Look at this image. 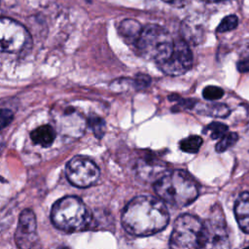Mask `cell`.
I'll return each instance as SVG.
<instances>
[{
    "label": "cell",
    "mask_w": 249,
    "mask_h": 249,
    "mask_svg": "<svg viewBox=\"0 0 249 249\" xmlns=\"http://www.w3.org/2000/svg\"><path fill=\"white\" fill-rule=\"evenodd\" d=\"M138 175L146 181H158L165 172L166 167L160 161L156 160H140L137 163Z\"/></svg>",
    "instance_id": "12"
},
{
    "label": "cell",
    "mask_w": 249,
    "mask_h": 249,
    "mask_svg": "<svg viewBox=\"0 0 249 249\" xmlns=\"http://www.w3.org/2000/svg\"><path fill=\"white\" fill-rule=\"evenodd\" d=\"M247 129H248V131H249V124H248V126H247Z\"/></svg>",
    "instance_id": "30"
},
{
    "label": "cell",
    "mask_w": 249,
    "mask_h": 249,
    "mask_svg": "<svg viewBox=\"0 0 249 249\" xmlns=\"http://www.w3.org/2000/svg\"><path fill=\"white\" fill-rule=\"evenodd\" d=\"M243 249H249V246H247V247H245V248H243Z\"/></svg>",
    "instance_id": "29"
},
{
    "label": "cell",
    "mask_w": 249,
    "mask_h": 249,
    "mask_svg": "<svg viewBox=\"0 0 249 249\" xmlns=\"http://www.w3.org/2000/svg\"><path fill=\"white\" fill-rule=\"evenodd\" d=\"M203 240V224L194 215H180L170 235V249H200Z\"/></svg>",
    "instance_id": "5"
},
{
    "label": "cell",
    "mask_w": 249,
    "mask_h": 249,
    "mask_svg": "<svg viewBox=\"0 0 249 249\" xmlns=\"http://www.w3.org/2000/svg\"><path fill=\"white\" fill-rule=\"evenodd\" d=\"M224 95L223 89L216 86H207L202 90V96L206 100H216Z\"/></svg>",
    "instance_id": "24"
},
{
    "label": "cell",
    "mask_w": 249,
    "mask_h": 249,
    "mask_svg": "<svg viewBox=\"0 0 249 249\" xmlns=\"http://www.w3.org/2000/svg\"><path fill=\"white\" fill-rule=\"evenodd\" d=\"M51 220L53 226L65 232L87 230L92 221V215L81 198L67 196L58 199L52 207Z\"/></svg>",
    "instance_id": "3"
},
{
    "label": "cell",
    "mask_w": 249,
    "mask_h": 249,
    "mask_svg": "<svg viewBox=\"0 0 249 249\" xmlns=\"http://www.w3.org/2000/svg\"><path fill=\"white\" fill-rule=\"evenodd\" d=\"M205 2H220V1H224V0H203Z\"/></svg>",
    "instance_id": "28"
},
{
    "label": "cell",
    "mask_w": 249,
    "mask_h": 249,
    "mask_svg": "<svg viewBox=\"0 0 249 249\" xmlns=\"http://www.w3.org/2000/svg\"><path fill=\"white\" fill-rule=\"evenodd\" d=\"M237 24H238L237 17L234 15H230L222 19V21L217 27V31L221 33L231 31V30H233L237 26Z\"/></svg>",
    "instance_id": "23"
},
{
    "label": "cell",
    "mask_w": 249,
    "mask_h": 249,
    "mask_svg": "<svg viewBox=\"0 0 249 249\" xmlns=\"http://www.w3.org/2000/svg\"><path fill=\"white\" fill-rule=\"evenodd\" d=\"M169 222V213L161 199L152 196L132 198L122 213L124 229L136 236H147L162 231Z\"/></svg>",
    "instance_id": "1"
},
{
    "label": "cell",
    "mask_w": 249,
    "mask_h": 249,
    "mask_svg": "<svg viewBox=\"0 0 249 249\" xmlns=\"http://www.w3.org/2000/svg\"><path fill=\"white\" fill-rule=\"evenodd\" d=\"M0 148H1V147H0ZM0 152H1V149H0Z\"/></svg>",
    "instance_id": "31"
},
{
    "label": "cell",
    "mask_w": 249,
    "mask_h": 249,
    "mask_svg": "<svg viewBox=\"0 0 249 249\" xmlns=\"http://www.w3.org/2000/svg\"><path fill=\"white\" fill-rule=\"evenodd\" d=\"M29 42V33L22 24L12 18H0V52H20Z\"/></svg>",
    "instance_id": "8"
},
{
    "label": "cell",
    "mask_w": 249,
    "mask_h": 249,
    "mask_svg": "<svg viewBox=\"0 0 249 249\" xmlns=\"http://www.w3.org/2000/svg\"><path fill=\"white\" fill-rule=\"evenodd\" d=\"M57 124L65 128L66 131H70L71 129L75 134L80 135L85 130L86 120L73 108L65 109L60 115V117L57 118Z\"/></svg>",
    "instance_id": "11"
},
{
    "label": "cell",
    "mask_w": 249,
    "mask_h": 249,
    "mask_svg": "<svg viewBox=\"0 0 249 249\" xmlns=\"http://www.w3.org/2000/svg\"><path fill=\"white\" fill-rule=\"evenodd\" d=\"M236 66L239 72H249V40L245 41L240 47Z\"/></svg>",
    "instance_id": "19"
},
{
    "label": "cell",
    "mask_w": 249,
    "mask_h": 249,
    "mask_svg": "<svg viewBox=\"0 0 249 249\" xmlns=\"http://www.w3.org/2000/svg\"><path fill=\"white\" fill-rule=\"evenodd\" d=\"M155 191L160 198L170 205L184 207L198 196V186L184 170L166 171L155 182Z\"/></svg>",
    "instance_id": "2"
},
{
    "label": "cell",
    "mask_w": 249,
    "mask_h": 249,
    "mask_svg": "<svg viewBox=\"0 0 249 249\" xmlns=\"http://www.w3.org/2000/svg\"><path fill=\"white\" fill-rule=\"evenodd\" d=\"M30 138L33 143L37 145L42 147H49L53 144L55 138V132L51 125L44 124L32 130L30 133Z\"/></svg>",
    "instance_id": "15"
},
{
    "label": "cell",
    "mask_w": 249,
    "mask_h": 249,
    "mask_svg": "<svg viewBox=\"0 0 249 249\" xmlns=\"http://www.w3.org/2000/svg\"><path fill=\"white\" fill-rule=\"evenodd\" d=\"M192 63L193 54L188 43L179 40L174 43L170 55L157 65L166 75L178 76L186 73L191 68Z\"/></svg>",
    "instance_id": "10"
},
{
    "label": "cell",
    "mask_w": 249,
    "mask_h": 249,
    "mask_svg": "<svg viewBox=\"0 0 249 249\" xmlns=\"http://www.w3.org/2000/svg\"><path fill=\"white\" fill-rule=\"evenodd\" d=\"M181 33L184 37V41L188 44H199L203 39V27L195 20L187 18L182 22Z\"/></svg>",
    "instance_id": "14"
},
{
    "label": "cell",
    "mask_w": 249,
    "mask_h": 249,
    "mask_svg": "<svg viewBox=\"0 0 249 249\" xmlns=\"http://www.w3.org/2000/svg\"><path fill=\"white\" fill-rule=\"evenodd\" d=\"M142 28L143 27L137 20L129 18V19H124L120 23L119 31L121 35L129 43H135Z\"/></svg>",
    "instance_id": "16"
},
{
    "label": "cell",
    "mask_w": 249,
    "mask_h": 249,
    "mask_svg": "<svg viewBox=\"0 0 249 249\" xmlns=\"http://www.w3.org/2000/svg\"><path fill=\"white\" fill-rule=\"evenodd\" d=\"M165 3H168L175 7H183L185 6L190 0H162Z\"/></svg>",
    "instance_id": "27"
},
{
    "label": "cell",
    "mask_w": 249,
    "mask_h": 249,
    "mask_svg": "<svg viewBox=\"0 0 249 249\" xmlns=\"http://www.w3.org/2000/svg\"><path fill=\"white\" fill-rule=\"evenodd\" d=\"M89 125L90 126L92 132L97 138H101L105 133V122L97 117V116H91L89 119Z\"/></svg>",
    "instance_id": "22"
},
{
    "label": "cell",
    "mask_w": 249,
    "mask_h": 249,
    "mask_svg": "<svg viewBox=\"0 0 249 249\" xmlns=\"http://www.w3.org/2000/svg\"><path fill=\"white\" fill-rule=\"evenodd\" d=\"M196 109L198 114L211 116L215 118H226L230 114V108L221 103H199L196 105Z\"/></svg>",
    "instance_id": "17"
},
{
    "label": "cell",
    "mask_w": 249,
    "mask_h": 249,
    "mask_svg": "<svg viewBox=\"0 0 249 249\" xmlns=\"http://www.w3.org/2000/svg\"><path fill=\"white\" fill-rule=\"evenodd\" d=\"M237 140H238V135L235 132H228L216 144L215 149L218 153H223L227 151L229 148L232 147Z\"/></svg>",
    "instance_id": "21"
},
{
    "label": "cell",
    "mask_w": 249,
    "mask_h": 249,
    "mask_svg": "<svg viewBox=\"0 0 249 249\" xmlns=\"http://www.w3.org/2000/svg\"><path fill=\"white\" fill-rule=\"evenodd\" d=\"M14 120V113L9 109H0V129H3Z\"/></svg>",
    "instance_id": "26"
},
{
    "label": "cell",
    "mask_w": 249,
    "mask_h": 249,
    "mask_svg": "<svg viewBox=\"0 0 249 249\" xmlns=\"http://www.w3.org/2000/svg\"><path fill=\"white\" fill-rule=\"evenodd\" d=\"M151 84V79L148 75L146 74H142V73H139L137 74L134 79L132 80V86L135 88V89H145L147 88L149 85Z\"/></svg>",
    "instance_id": "25"
},
{
    "label": "cell",
    "mask_w": 249,
    "mask_h": 249,
    "mask_svg": "<svg viewBox=\"0 0 249 249\" xmlns=\"http://www.w3.org/2000/svg\"><path fill=\"white\" fill-rule=\"evenodd\" d=\"M204 132L209 133L212 139H221L226 133H228V126L223 123L213 122L205 127Z\"/></svg>",
    "instance_id": "20"
},
{
    "label": "cell",
    "mask_w": 249,
    "mask_h": 249,
    "mask_svg": "<svg viewBox=\"0 0 249 249\" xmlns=\"http://www.w3.org/2000/svg\"><path fill=\"white\" fill-rule=\"evenodd\" d=\"M174 41L169 32L157 24L144 26L135 42L138 53L157 64L165 60L171 53Z\"/></svg>",
    "instance_id": "4"
},
{
    "label": "cell",
    "mask_w": 249,
    "mask_h": 249,
    "mask_svg": "<svg viewBox=\"0 0 249 249\" xmlns=\"http://www.w3.org/2000/svg\"><path fill=\"white\" fill-rule=\"evenodd\" d=\"M234 215L239 228L249 233V193H242L234 204Z\"/></svg>",
    "instance_id": "13"
},
{
    "label": "cell",
    "mask_w": 249,
    "mask_h": 249,
    "mask_svg": "<svg viewBox=\"0 0 249 249\" xmlns=\"http://www.w3.org/2000/svg\"><path fill=\"white\" fill-rule=\"evenodd\" d=\"M65 175L72 185L78 188H88L97 182L100 172L91 160L83 156H76L67 162Z\"/></svg>",
    "instance_id": "7"
},
{
    "label": "cell",
    "mask_w": 249,
    "mask_h": 249,
    "mask_svg": "<svg viewBox=\"0 0 249 249\" xmlns=\"http://www.w3.org/2000/svg\"><path fill=\"white\" fill-rule=\"evenodd\" d=\"M203 249H230V238L223 212L214 208L203 224Z\"/></svg>",
    "instance_id": "6"
},
{
    "label": "cell",
    "mask_w": 249,
    "mask_h": 249,
    "mask_svg": "<svg viewBox=\"0 0 249 249\" xmlns=\"http://www.w3.org/2000/svg\"><path fill=\"white\" fill-rule=\"evenodd\" d=\"M202 145V138L197 135H192L184 138L180 142V149L189 154H196L198 152Z\"/></svg>",
    "instance_id": "18"
},
{
    "label": "cell",
    "mask_w": 249,
    "mask_h": 249,
    "mask_svg": "<svg viewBox=\"0 0 249 249\" xmlns=\"http://www.w3.org/2000/svg\"><path fill=\"white\" fill-rule=\"evenodd\" d=\"M15 242L18 249H42L37 232L36 216L31 209H24L19 214Z\"/></svg>",
    "instance_id": "9"
}]
</instances>
